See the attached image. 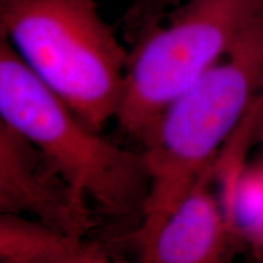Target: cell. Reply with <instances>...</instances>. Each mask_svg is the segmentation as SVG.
Listing matches in <instances>:
<instances>
[{
    "label": "cell",
    "mask_w": 263,
    "mask_h": 263,
    "mask_svg": "<svg viewBox=\"0 0 263 263\" xmlns=\"http://www.w3.org/2000/svg\"><path fill=\"white\" fill-rule=\"evenodd\" d=\"M263 88V11L224 59L177 98L141 138L149 192L138 251L188 196L245 122Z\"/></svg>",
    "instance_id": "6da1fadb"
},
{
    "label": "cell",
    "mask_w": 263,
    "mask_h": 263,
    "mask_svg": "<svg viewBox=\"0 0 263 263\" xmlns=\"http://www.w3.org/2000/svg\"><path fill=\"white\" fill-rule=\"evenodd\" d=\"M0 121L31 140L99 211L140 217L149 192L141 153L101 136L0 35Z\"/></svg>",
    "instance_id": "7a4b0ae2"
},
{
    "label": "cell",
    "mask_w": 263,
    "mask_h": 263,
    "mask_svg": "<svg viewBox=\"0 0 263 263\" xmlns=\"http://www.w3.org/2000/svg\"><path fill=\"white\" fill-rule=\"evenodd\" d=\"M0 35L93 129L116 118L129 51L95 0H0Z\"/></svg>",
    "instance_id": "3957f363"
},
{
    "label": "cell",
    "mask_w": 263,
    "mask_h": 263,
    "mask_svg": "<svg viewBox=\"0 0 263 263\" xmlns=\"http://www.w3.org/2000/svg\"><path fill=\"white\" fill-rule=\"evenodd\" d=\"M263 0H184L134 37L116 118L141 139L167 106L229 54Z\"/></svg>",
    "instance_id": "277c9868"
},
{
    "label": "cell",
    "mask_w": 263,
    "mask_h": 263,
    "mask_svg": "<svg viewBox=\"0 0 263 263\" xmlns=\"http://www.w3.org/2000/svg\"><path fill=\"white\" fill-rule=\"evenodd\" d=\"M91 205L37 145L0 121V213L28 216L85 239Z\"/></svg>",
    "instance_id": "5b68a950"
},
{
    "label": "cell",
    "mask_w": 263,
    "mask_h": 263,
    "mask_svg": "<svg viewBox=\"0 0 263 263\" xmlns=\"http://www.w3.org/2000/svg\"><path fill=\"white\" fill-rule=\"evenodd\" d=\"M216 161L141 248L138 263H233L240 236L213 190Z\"/></svg>",
    "instance_id": "8992f818"
},
{
    "label": "cell",
    "mask_w": 263,
    "mask_h": 263,
    "mask_svg": "<svg viewBox=\"0 0 263 263\" xmlns=\"http://www.w3.org/2000/svg\"><path fill=\"white\" fill-rule=\"evenodd\" d=\"M90 245L32 217L0 213V263H61Z\"/></svg>",
    "instance_id": "52a82bcc"
},
{
    "label": "cell",
    "mask_w": 263,
    "mask_h": 263,
    "mask_svg": "<svg viewBox=\"0 0 263 263\" xmlns=\"http://www.w3.org/2000/svg\"><path fill=\"white\" fill-rule=\"evenodd\" d=\"M184 0H136L124 16V28L128 35L136 37L138 33L157 24L171 10Z\"/></svg>",
    "instance_id": "ba28073f"
},
{
    "label": "cell",
    "mask_w": 263,
    "mask_h": 263,
    "mask_svg": "<svg viewBox=\"0 0 263 263\" xmlns=\"http://www.w3.org/2000/svg\"><path fill=\"white\" fill-rule=\"evenodd\" d=\"M61 263H132L127 259L117 258L103 251L99 246L91 244L89 249L85 250L81 255L72 257Z\"/></svg>",
    "instance_id": "9c48e42d"
},
{
    "label": "cell",
    "mask_w": 263,
    "mask_h": 263,
    "mask_svg": "<svg viewBox=\"0 0 263 263\" xmlns=\"http://www.w3.org/2000/svg\"><path fill=\"white\" fill-rule=\"evenodd\" d=\"M252 240H254L256 244L259 246V249H261L263 251V227L258 230L257 233H256L254 238H252Z\"/></svg>",
    "instance_id": "30bf717a"
},
{
    "label": "cell",
    "mask_w": 263,
    "mask_h": 263,
    "mask_svg": "<svg viewBox=\"0 0 263 263\" xmlns=\"http://www.w3.org/2000/svg\"><path fill=\"white\" fill-rule=\"evenodd\" d=\"M259 99H261V122L263 127V88L261 90V94H259Z\"/></svg>",
    "instance_id": "8fae6325"
}]
</instances>
